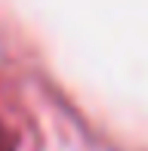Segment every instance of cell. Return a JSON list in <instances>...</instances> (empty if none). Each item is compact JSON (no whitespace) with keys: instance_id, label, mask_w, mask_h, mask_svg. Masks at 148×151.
I'll return each mask as SVG.
<instances>
[{"instance_id":"6da1fadb","label":"cell","mask_w":148,"mask_h":151,"mask_svg":"<svg viewBox=\"0 0 148 151\" xmlns=\"http://www.w3.org/2000/svg\"><path fill=\"white\" fill-rule=\"evenodd\" d=\"M0 151H3V133H0Z\"/></svg>"}]
</instances>
